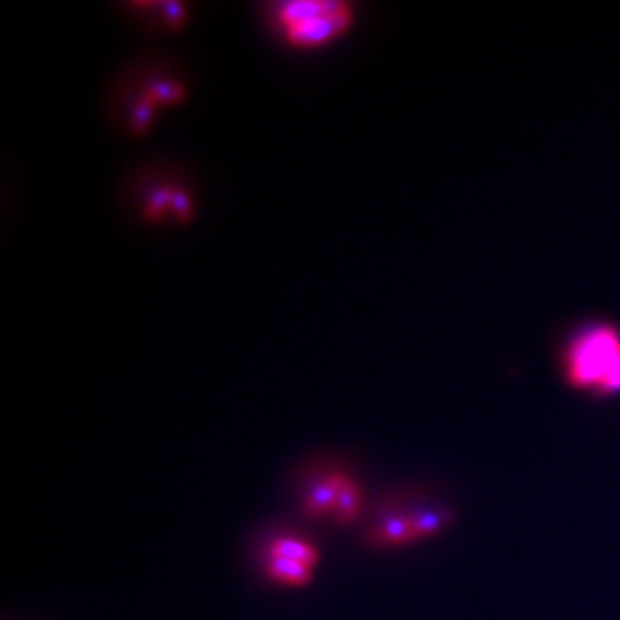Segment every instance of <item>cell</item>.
<instances>
[{
	"instance_id": "52a82bcc",
	"label": "cell",
	"mask_w": 620,
	"mask_h": 620,
	"mask_svg": "<svg viewBox=\"0 0 620 620\" xmlns=\"http://www.w3.org/2000/svg\"><path fill=\"white\" fill-rule=\"evenodd\" d=\"M141 96L149 97L156 106H178L188 97V90L185 85L173 79H159V82L149 83L141 91Z\"/></svg>"
},
{
	"instance_id": "7a4b0ae2",
	"label": "cell",
	"mask_w": 620,
	"mask_h": 620,
	"mask_svg": "<svg viewBox=\"0 0 620 620\" xmlns=\"http://www.w3.org/2000/svg\"><path fill=\"white\" fill-rule=\"evenodd\" d=\"M276 21L288 44L315 49L344 37L354 26L356 13L345 0H288L277 4Z\"/></svg>"
},
{
	"instance_id": "9c48e42d",
	"label": "cell",
	"mask_w": 620,
	"mask_h": 620,
	"mask_svg": "<svg viewBox=\"0 0 620 620\" xmlns=\"http://www.w3.org/2000/svg\"><path fill=\"white\" fill-rule=\"evenodd\" d=\"M451 519H454V516L448 510H422V512L410 516L416 540L438 534L443 528H447L450 524Z\"/></svg>"
},
{
	"instance_id": "ba28073f",
	"label": "cell",
	"mask_w": 620,
	"mask_h": 620,
	"mask_svg": "<svg viewBox=\"0 0 620 620\" xmlns=\"http://www.w3.org/2000/svg\"><path fill=\"white\" fill-rule=\"evenodd\" d=\"M360 512V489L356 481L345 478L338 500H336L335 517L338 524H351Z\"/></svg>"
},
{
	"instance_id": "8fae6325",
	"label": "cell",
	"mask_w": 620,
	"mask_h": 620,
	"mask_svg": "<svg viewBox=\"0 0 620 620\" xmlns=\"http://www.w3.org/2000/svg\"><path fill=\"white\" fill-rule=\"evenodd\" d=\"M158 109L159 106H156L149 97L140 96L137 106L133 108L132 117H129V129L135 137H144L150 132Z\"/></svg>"
},
{
	"instance_id": "8992f818",
	"label": "cell",
	"mask_w": 620,
	"mask_h": 620,
	"mask_svg": "<svg viewBox=\"0 0 620 620\" xmlns=\"http://www.w3.org/2000/svg\"><path fill=\"white\" fill-rule=\"evenodd\" d=\"M269 557L288 558L294 562L314 569L319 563V551L309 543L300 542L295 537H280L269 548Z\"/></svg>"
},
{
	"instance_id": "277c9868",
	"label": "cell",
	"mask_w": 620,
	"mask_h": 620,
	"mask_svg": "<svg viewBox=\"0 0 620 620\" xmlns=\"http://www.w3.org/2000/svg\"><path fill=\"white\" fill-rule=\"evenodd\" d=\"M368 540L376 546H400L418 542L410 516L389 517L368 534Z\"/></svg>"
},
{
	"instance_id": "7c38bea8",
	"label": "cell",
	"mask_w": 620,
	"mask_h": 620,
	"mask_svg": "<svg viewBox=\"0 0 620 620\" xmlns=\"http://www.w3.org/2000/svg\"><path fill=\"white\" fill-rule=\"evenodd\" d=\"M171 214L182 224L190 223L195 215L190 195L176 186H173V195H171Z\"/></svg>"
},
{
	"instance_id": "3957f363",
	"label": "cell",
	"mask_w": 620,
	"mask_h": 620,
	"mask_svg": "<svg viewBox=\"0 0 620 620\" xmlns=\"http://www.w3.org/2000/svg\"><path fill=\"white\" fill-rule=\"evenodd\" d=\"M345 478L347 475L342 474V472H335V474L327 475L326 480L318 483V486L310 492L306 507H303L306 516L310 519H318V517L326 516L331 510L335 512L336 500H338L339 489H342Z\"/></svg>"
},
{
	"instance_id": "6da1fadb",
	"label": "cell",
	"mask_w": 620,
	"mask_h": 620,
	"mask_svg": "<svg viewBox=\"0 0 620 620\" xmlns=\"http://www.w3.org/2000/svg\"><path fill=\"white\" fill-rule=\"evenodd\" d=\"M567 385L598 395L620 393V331L593 324L569 342L562 357Z\"/></svg>"
},
{
	"instance_id": "5b68a950",
	"label": "cell",
	"mask_w": 620,
	"mask_h": 620,
	"mask_svg": "<svg viewBox=\"0 0 620 620\" xmlns=\"http://www.w3.org/2000/svg\"><path fill=\"white\" fill-rule=\"evenodd\" d=\"M269 579L285 586H306L312 581V569L288 558L269 557L265 567Z\"/></svg>"
},
{
	"instance_id": "30bf717a",
	"label": "cell",
	"mask_w": 620,
	"mask_h": 620,
	"mask_svg": "<svg viewBox=\"0 0 620 620\" xmlns=\"http://www.w3.org/2000/svg\"><path fill=\"white\" fill-rule=\"evenodd\" d=\"M171 195H173V186H162L153 190L145 200L141 218L147 223H159L164 220V215L171 212Z\"/></svg>"
},
{
	"instance_id": "4fadbf2b",
	"label": "cell",
	"mask_w": 620,
	"mask_h": 620,
	"mask_svg": "<svg viewBox=\"0 0 620 620\" xmlns=\"http://www.w3.org/2000/svg\"><path fill=\"white\" fill-rule=\"evenodd\" d=\"M159 8L164 14L165 25L170 26L171 29H182L186 25L188 9H186L185 2L165 0V2H159Z\"/></svg>"
}]
</instances>
